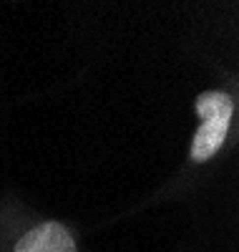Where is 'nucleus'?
I'll return each instance as SVG.
<instances>
[{"label": "nucleus", "instance_id": "nucleus-1", "mask_svg": "<svg viewBox=\"0 0 239 252\" xmlns=\"http://www.w3.org/2000/svg\"><path fill=\"white\" fill-rule=\"evenodd\" d=\"M197 111L202 116V126H199L197 136L191 141V159L194 161H207L219 152V146L224 144L234 103L222 91H204L197 98Z\"/></svg>", "mask_w": 239, "mask_h": 252}, {"label": "nucleus", "instance_id": "nucleus-2", "mask_svg": "<svg viewBox=\"0 0 239 252\" xmlns=\"http://www.w3.org/2000/svg\"><path fill=\"white\" fill-rule=\"evenodd\" d=\"M15 252H78L71 232L58 222H46L33 227L18 242Z\"/></svg>", "mask_w": 239, "mask_h": 252}]
</instances>
